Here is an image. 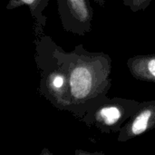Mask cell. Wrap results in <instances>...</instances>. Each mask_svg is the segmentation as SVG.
<instances>
[{
    "label": "cell",
    "instance_id": "1",
    "mask_svg": "<svg viewBox=\"0 0 155 155\" xmlns=\"http://www.w3.org/2000/svg\"><path fill=\"white\" fill-rule=\"evenodd\" d=\"M72 114L80 121L108 95L112 87V58L77 45L68 52Z\"/></svg>",
    "mask_w": 155,
    "mask_h": 155
},
{
    "label": "cell",
    "instance_id": "2",
    "mask_svg": "<svg viewBox=\"0 0 155 155\" xmlns=\"http://www.w3.org/2000/svg\"><path fill=\"white\" fill-rule=\"evenodd\" d=\"M35 61L39 72L38 94L54 108L72 113L68 52L58 45L45 30H33Z\"/></svg>",
    "mask_w": 155,
    "mask_h": 155
},
{
    "label": "cell",
    "instance_id": "3",
    "mask_svg": "<svg viewBox=\"0 0 155 155\" xmlns=\"http://www.w3.org/2000/svg\"><path fill=\"white\" fill-rule=\"evenodd\" d=\"M141 102L124 97H109L85 114L80 120L88 127L102 134H118L124 124L134 114Z\"/></svg>",
    "mask_w": 155,
    "mask_h": 155
},
{
    "label": "cell",
    "instance_id": "4",
    "mask_svg": "<svg viewBox=\"0 0 155 155\" xmlns=\"http://www.w3.org/2000/svg\"><path fill=\"white\" fill-rule=\"evenodd\" d=\"M57 11L65 32L83 36L92 30L94 10L89 0H57Z\"/></svg>",
    "mask_w": 155,
    "mask_h": 155
},
{
    "label": "cell",
    "instance_id": "5",
    "mask_svg": "<svg viewBox=\"0 0 155 155\" xmlns=\"http://www.w3.org/2000/svg\"><path fill=\"white\" fill-rule=\"evenodd\" d=\"M155 128V100L140 103L139 107L118 133L117 141L125 143Z\"/></svg>",
    "mask_w": 155,
    "mask_h": 155
},
{
    "label": "cell",
    "instance_id": "6",
    "mask_svg": "<svg viewBox=\"0 0 155 155\" xmlns=\"http://www.w3.org/2000/svg\"><path fill=\"white\" fill-rule=\"evenodd\" d=\"M127 67L136 80L155 84V54L132 56L127 60Z\"/></svg>",
    "mask_w": 155,
    "mask_h": 155
},
{
    "label": "cell",
    "instance_id": "7",
    "mask_svg": "<svg viewBox=\"0 0 155 155\" xmlns=\"http://www.w3.org/2000/svg\"><path fill=\"white\" fill-rule=\"evenodd\" d=\"M50 0H8L5 5L6 10H14L21 6H27L30 11L31 17L34 20L33 30H44L47 17L45 15V11Z\"/></svg>",
    "mask_w": 155,
    "mask_h": 155
},
{
    "label": "cell",
    "instance_id": "8",
    "mask_svg": "<svg viewBox=\"0 0 155 155\" xmlns=\"http://www.w3.org/2000/svg\"><path fill=\"white\" fill-rule=\"evenodd\" d=\"M153 0H123L124 5L130 8L134 13L139 11H144L151 5Z\"/></svg>",
    "mask_w": 155,
    "mask_h": 155
},
{
    "label": "cell",
    "instance_id": "9",
    "mask_svg": "<svg viewBox=\"0 0 155 155\" xmlns=\"http://www.w3.org/2000/svg\"><path fill=\"white\" fill-rule=\"evenodd\" d=\"M75 155H101L104 154V153L101 152H94V153H91V152H86V151H83V150H75L74 152Z\"/></svg>",
    "mask_w": 155,
    "mask_h": 155
},
{
    "label": "cell",
    "instance_id": "10",
    "mask_svg": "<svg viewBox=\"0 0 155 155\" xmlns=\"http://www.w3.org/2000/svg\"><path fill=\"white\" fill-rule=\"evenodd\" d=\"M94 1L101 6H104V5H105V0H94Z\"/></svg>",
    "mask_w": 155,
    "mask_h": 155
},
{
    "label": "cell",
    "instance_id": "11",
    "mask_svg": "<svg viewBox=\"0 0 155 155\" xmlns=\"http://www.w3.org/2000/svg\"><path fill=\"white\" fill-rule=\"evenodd\" d=\"M43 153H44V155H45V154H46V153H47V154H52V153H51V152H48V151H47V149H46V148H45V149H44V150H43V152H42V153H40V154L42 155V154H43Z\"/></svg>",
    "mask_w": 155,
    "mask_h": 155
}]
</instances>
